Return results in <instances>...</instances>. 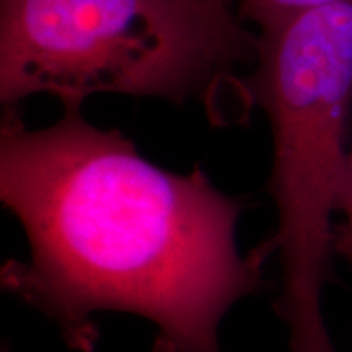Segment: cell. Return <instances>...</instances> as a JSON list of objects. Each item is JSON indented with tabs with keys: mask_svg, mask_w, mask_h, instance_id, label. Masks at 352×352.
<instances>
[{
	"mask_svg": "<svg viewBox=\"0 0 352 352\" xmlns=\"http://www.w3.org/2000/svg\"><path fill=\"white\" fill-rule=\"evenodd\" d=\"M0 199L30 243L25 261L2 267V285L76 351L95 349L91 316L121 311L157 327L153 352H222L220 321L264 283L270 254L236 248L239 199L204 170L153 165L82 107L41 129L3 113Z\"/></svg>",
	"mask_w": 352,
	"mask_h": 352,
	"instance_id": "1",
	"label": "cell"
},
{
	"mask_svg": "<svg viewBox=\"0 0 352 352\" xmlns=\"http://www.w3.org/2000/svg\"><path fill=\"white\" fill-rule=\"evenodd\" d=\"M241 20L233 0H0V104L116 94L240 122L226 101L243 118L254 108L236 69L254 64L258 38Z\"/></svg>",
	"mask_w": 352,
	"mask_h": 352,
	"instance_id": "2",
	"label": "cell"
},
{
	"mask_svg": "<svg viewBox=\"0 0 352 352\" xmlns=\"http://www.w3.org/2000/svg\"><path fill=\"white\" fill-rule=\"evenodd\" d=\"M246 85L272 132L267 189L277 228L261 246L280 264L276 314L290 352H338L323 292L351 151L352 0L261 30Z\"/></svg>",
	"mask_w": 352,
	"mask_h": 352,
	"instance_id": "3",
	"label": "cell"
},
{
	"mask_svg": "<svg viewBox=\"0 0 352 352\" xmlns=\"http://www.w3.org/2000/svg\"><path fill=\"white\" fill-rule=\"evenodd\" d=\"M243 20L253 21L258 30L271 28L285 20L347 0H233Z\"/></svg>",
	"mask_w": 352,
	"mask_h": 352,
	"instance_id": "4",
	"label": "cell"
},
{
	"mask_svg": "<svg viewBox=\"0 0 352 352\" xmlns=\"http://www.w3.org/2000/svg\"><path fill=\"white\" fill-rule=\"evenodd\" d=\"M341 222L334 230V253L352 264V145L347 158L344 184H342L340 212Z\"/></svg>",
	"mask_w": 352,
	"mask_h": 352,
	"instance_id": "5",
	"label": "cell"
}]
</instances>
